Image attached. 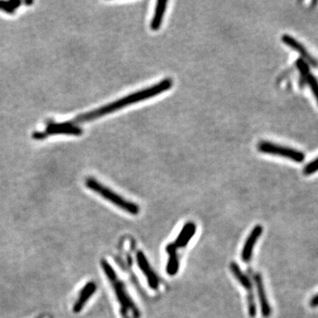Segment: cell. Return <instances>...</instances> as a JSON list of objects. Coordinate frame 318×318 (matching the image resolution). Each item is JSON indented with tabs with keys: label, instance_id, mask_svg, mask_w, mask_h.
<instances>
[{
	"label": "cell",
	"instance_id": "8",
	"mask_svg": "<svg viewBox=\"0 0 318 318\" xmlns=\"http://www.w3.org/2000/svg\"><path fill=\"white\" fill-rule=\"evenodd\" d=\"M262 232H263V228L262 225L257 224L252 229L250 235L247 238L245 244L243 246V250L241 252V259L246 263L250 262L252 255H253L254 246L256 244L258 239L262 235Z\"/></svg>",
	"mask_w": 318,
	"mask_h": 318
},
{
	"label": "cell",
	"instance_id": "6",
	"mask_svg": "<svg viewBox=\"0 0 318 318\" xmlns=\"http://www.w3.org/2000/svg\"><path fill=\"white\" fill-rule=\"evenodd\" d=\"M230 270L232 271L233 277L238 280V282L245 288L247 292V301H248V309L249 315L251 318H254L256 316V304L254 300V294L253 292V285L250 278L244 274L236 262H232L230 264Z\"/></svg>",
	"mask_w": 318,
	"mask_h": 318
},
{
	"label": "cell",
	"instance_id": "2",
	"mask_svg": "<svg viewBox=\"0 0 318 318\" xmlns=\"http://www.w3.org/2000/svg\"><path fill=\"white\" fill-rule=\"evenodd\" d=\"M101 266L110 283L112 285V288L114 289L117 300L121 307V310H126L127 312L131 311L133 318H141L140 310L129 295L128 292L126 289L125 285L123 284V282L118 278V275L113 270L112 265L105 259H102Z\"/></svg>",
	"mask_w": 318,
	"mask_h": 318
},
{
	"label": "cell",
	"instance_id": "14",
	"mask_svg": "<svg viewBox=\"0 0 318 318\" xmlns=\"http://www.w3.org/2000/svg\"><path fill=\"white\" fill-rule=\"evenodd\" d=\"M167 1H163V0H159L157 2L154 15L151 20V28L152 31H159V28L162 25L163 16L167 8Z\"/></svg>",
	"mask_w": 318,
	"mask_h": 318
},
{
	"label": "cell",
	"instance_id": "13",
	"mask_svg": "<svg viewBox=\"0 0 318 318\" xmlns=\"http://www.w3.org/2000/svg\"><path fill=\"white\" fill-rule=\"evenodd\" d=\"M196 232V224L193 222H188L181 229L179 236L177 237L175 242H173L177 248H185L190 243V240L193 238Z\"/></svg>",
	"mask_w": 318,
	"mask_h": 318
},
{
	"label": "cell",
	"instance_id": "3",
	"mask_svg": "<svg viewBox=\"0 0 318 318\" xmlns=\"http://www.w3.org/2000/svg\"><path fill=\"white\" fill-rule=\"evenodd\" d=\"M86 186L88 189L92 190L93 192L98 193L102 197L104 198L115 206L119 207L121 210L125 211L131 215H138L140 212V207L136 203L130 202L121 196L120 194L115 193L114 191L108 189L107 187L103 186L102 183L95 180L94 178H88L86 180Z\"/></svg>",
	"mask_w": 318,
	"mask_h": 318
},
{
	"label": "cell",
	"instance_id": "15",
	"mask_svg": "<svg viewBox=\"0 0 318 318\" xmlns=\"http://www.w3.org/2000/svg\"><path fill=\"white\" fill-rule=\"evenodd\" d=\"M22 4V1L10 0V1H0V10L4 13L13 14L16 9Z\"/></svg>",
	"mask_w": 318,
	"mask_h": 318
},
{
	"label": "cell",
	"instance_id": "4",
	"mask_svg": "<svg viewBox=\"0 0 318 318\" xmlns=\"http://www.w3.org/2000/svg\"><path fill=\"white\" fill-rule=\"evenodd\" d=\"M257 150L258 151L264 154L279 156L281 158L290 159L297 163H301L305 160V154L302 153L301 151H297L289 147L272 143L271 142L263 141V142H259L257 144Z\"/></svg>",
	"mask_w": 318,
	"mask_h": 318
},
{
	"label": "cell",
	"instance_id": "19",
	"mask_svg": "<svg viewBox=\"0 0 318 318\" xmlns=\"http://www.w3.org/2000/svg\"><path fill=\"white\" fill-rule=\"evenodd\" d=\"M310 305L312 308H317V307H318V294H316L315 296H313V298L310 300Z\"/></svg>",
	"mask_w": 318,
	"mask_h": 318
},
{
	"label": "cell",
	"instance_id": "1",
	"mask_svg": "<svg viewBox=\"0 0 318 318\" xmlns=\"http://www.w3.org/2000/svg\"><path fill=\"white\" fill-rule=\"evenodd\" d=\"M172 86V79L166 78V79H164L163 81H161V82L157 83L153 86L143 89L142 91H137V92L133 93L131 95H127L125 97L119 99V100H117L113 103L106 104L103 107L98 108V109L94 110L92 112L81 114V115L76 117L75 119H73V121H71V123H73V125L78 126L79 124L94 121L97 118H101V117L110 114L112 112H116L118 110L126 107L127 105H129V104L138 103V102H141L143 100H146V99L151 98V97H153L155 95H159V94L163 93L164 91L170 90Z\"/></svg>",
	"mask_w": 318,
	"mask_h": 318
},
{
	"label": "cell",
	"instance_id": "22",
	"mask_svg": "<svg viewBox=\"0 0 318 318\" xmlns=\"http://www.w3.org/2000/svg\"></svg>",
	"mask_w": 318,
	"mask_h": 318
},
{
	"label": "cell",
	"instance_id": "10",
	"mask_svg": "<svg viewBox=\"0 0 318 318\" xmlns=\"http://www.w3.org/2000/svg\"><path fill=\"white\" fill-rule=\"evenodd\" d=\"M254 280L255 286L257 289L258 300H259V303H260L261 313H262L263 318H270L271 315V308L270 302L268 301V298H267L262 275L260 273H255L254 274Z\"/></svg>",
	"mask_w": 318,
	"mask_h": 318
},
{
	"label": "cell",
	"instance_id": "20",
	"mask_svg": "<svg viewBox=\"0 0 318 318\" xmlns=\"http://www.w3.org/2000/svg\"><path fill=\"white\" fill-rule=\"evenodd\" d=\"M121 315L122 318H131L129 317L128 312L126 310H121Z\"/></svg>",
	"mask_w": 318,
	"mask_h": 318
},
{
	"label": "cell",
	"instance_id": "11",
	"mask_svg": "<svg viewBox=\"0 0 318 318\" xmlns=\"http://www.w3.org/2000/svg\"><path fill=\"white\" fill-rule=\"evenodd\" d=\"M96 288H97L96 284L93 281L89 282L82 287L81 292L79 293L77 301H75L73 305V310L75 314L80 313L82 311L84 306L86 305L87 301H89L90 298L95 293Z\"/></svg>",
	"mask_w": 318,
	"mask_h": 318
},
{
	"label": "cell",
	"instance_id": "12",
	"mask_svg": "<svg viewBox=\"0 0 318 318\" xmlns=\"http://www.w3.org/2000/svg\"><path fill=\"white\" fill-rule=\"evenodd\" d=\"M178 248L174 243H170L166 246L165 251L168 254V262L166 264V272L168 275H176L180 268V259L178 255Z\"/></svg>",
	"mask_w": 318,
	"mask_h": 318
},
{
	"label": "cell",
	"instance_id": "18",
	"mask_svg": "<svg viewBox=\"0 0 318 318\" xmlns=\"http://www.w3.org/2000/svg\"><path fill=\"white\" fill-rule=\"evenodd\" d=\"M318 172V158L308 163L303 169V173L307 176L314 174L315 172Z\"/></svg>",
	"mask_w": 318,
	"mask_h": 318
},
{
	"label": "cell",
	"instance_id": "7",
	"mask_svg": "<svg viewBox=\"0 0 318 318\" xmlns=\"http://www.w3.org/2000/svg\"><path fill=\"white\" fill-rule=\"evenodd\" d=\"M281 40L286 45H287L288 47L292 48L294 52L299 53L300 56L301 57V60H303L313 67H318V61L310 54V52H308L307 48L302 43H300L298 40L293 38L289 34L282 35Z\"/></svg>",
	"mask_w": 318,
	"mask_h": 318
},
{
	"label": "cell",
	"instance_id": "9",
	"mask_svg": "<svg viewBox=\"0 0 318 318\" xmlns=\"http://www.w3.org/2000/svg\"><path fill=\"white\" fill-rule=\"evenodd\" d=\"M136 260H137V264L140 270L146 277L148 285L150 286V287L157 290L159 286V278L156 274L155 271L152 270L150 262H148L146 256L142 251H138L137 254H136Z\"/></svg>",
	"mask_w": 318,
	"mask_h": 318
},
{
	"label": "cell",
	"instance_id": "5",
	"mask_svg": "<svg viewBox=\"0 0 318 318\" xmlns=\"http://www.w3.org/2000/svg\"><path fill=\"white\" fill-rule=\"evenodd\" d=\"M83 133L82 127L79 126L73 125L71 121L64 123H55L49 122L45 131L43 132H35L33 133L32 137L34 140H43L53 134H68V135H76L80 136Z\"/></svg>",
	"mask_w": 318,
	"mask_h": 318
},
{
	"label": "cell",
	"instance_id": "16",
	"mask_svg": "<svg viewBox=\"0 0 318 318\" xmlns=\"http://www.w3.org/2000/svg\"><path fill=\"white\" fill-rule=\"evenodd\" d=\"M302 81H305L307 84L310 86V90L313 93L315 98L317 100V103L318 104V80L315 76L313 73H308L305 77L302 79Z\"/></svg>",
	"mask_w": 318,
	"mask_h": 318
},
{
	"label": "cell",
	"instance_id": "17",
	"mask_svg": "<svg viewBox=\"0 0 318 318\" xmlns=\"http://www.w3.org/2000/svg\"><path fill=\"white\" fill-rule=\"evenodd\" d=\"M295 65H296L297 68L301 73V80L305 77L308 73H310V64H308L303 60L298 59L296 62H295Z\"/></svg>",
	"mask_w": 318,
	"mask_h": 318
},
{
	"label": "cell",
	"instance_id": "21",
	"mask_svg": "<svg viewBox=\"0 0 318 318\" xmlns=\"http://www.w3.org/2000/svg\"><path fill=\"white\" fill-rule=\"evenodd\" d=\"M24 4H27V5H28V4H33V1H25V2H24Z\"/></svg>",
	"mask_w": 318,
	"mask_h": 318
}]
</instances>
